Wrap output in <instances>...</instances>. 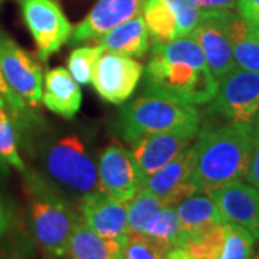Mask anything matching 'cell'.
Here are the masks:
<instances>
[{"label": "cell", "mask_w": 259, "mask_h": 259, "mask_svg": "<svg viewBox=\"0 0 259 259\" xmlns=\"http://www.w3.org/2000/svg\"><path fill=\"white\" fill-rule=\"evenodd\" d=\"M194 146L192 183L200 192L241 182L249 168L253 130L250 122H233L203 131Z\"/></svg>", "instance_id": "1"}, {"label": "cell", "mask_w": 259, "mask_h": 259, "mask_svg": "<svg viewBox=\"0 0 259 259\" xmlns=\"http://www.w3.org/2000/svg\"><path fill=\"white\" fill-rule=\"evenodd\" d=\"M32 202L30 219L37 245L49 259L66 256L68 243L79 218L72 206L44 177L25 173Z\"/></svg>", "instance_id": "2"}, {"label": "cell", "mask_w": 259, "mask_h": 259, "mask_svg": "<svg viewBox=\"0 0 259 259\" xmlns=\"http://www.w3.org/2000/svg\"><path fill=\"white\" fill-rule=\"evenodd\" d=\"M143 74L148 94L170 97L192 105L212 101L219 87V79L212 74L207 64L164 59L153 54Z\"/></svg>", "instance_id": "3"}, {"label": "cell", "mask_w": 259, "mask_h": 259, "mask_svg": "<svg viewBox=\"0 0 259 259\" xmlns=\"http://www.w3.org/2000/svg\"><path fill=\"white\" fill-rule=\"evenodd\" d=\"M199 124L200 115L196 105L146 93L122 107L114 124V131L121 140L134 143L148 134Z\"/></svg>", "instance_id": "4"}, {"label": "cell", "mask_w": 259, "mask_h": 259, "mask_svg": "<svg viewBox=\"0 0 259 259\" xmlns=\"http://www.w3.org/2000/svg\"><path fill=\"white\" fill-rule=\"evenodd\" d=\"M44 167L56 185L74 193L79 200L100 190L98 170L76 136H65L49 144L44 153Z\"/></svg>", "instance_id": "5"}, {"label": "cell", "mask_w": 259, "mask_h": 259, "mask_svg": "<svg viewBox=\"0 0 259 259\" xmlns=\"http://www.w3.org/2000/svg\"><path fill=\"white\" fill-rule=\"evenodd\" d=\"M22 16L35 40L37 56L47 62L72 35V25L55 0H20Z\"/></svg>", "instance_id": "6"}, {"label": "cell", "mask_w": 259, "mask_h": 259, "mask_svg": "<svg viewBox=\"0 0 259 259\" xmlns=\"http://www.w3.org/2000/svg\"><path fill=\"white\" fill-rule=\"evenodd\" d=\"M0 69L10 90L26 102V105H39L44 94V74L40 64L2 30Z\"/></svg>", "instance_id": "7"}, {"label": "cell", "mask_w": 259, "mask_h": 259, "mask_svg": "<svg viewBox=\"0 0 259 259\" xmlns=\"http://www.w3.org/2000/svg\"><path fill=\"white\" fill-rule=\"evenodd\" d=\"M213 110L233 122H250L259 112V72L239 66L219 79Z\"/></svg>", "instance_id": "8"}, {"label": "cell", "mask_w": 259, "mask_h": 259, "mask_svg": "<svg viewBox=\"0 0 259 259\" xmlns=\"http://www.w3.org/2000/svg\"><path fill=\"white\" fill-rule=\"evenodd\" d=\"M143 69V65L131 56L107 52L95 64L91 83L104 101L120 105L137 88Z\"/></svg>", "instance_id": "9"}, {"label": "cell", "mask_w": 259, "mask_h": 259, "mask_svg": "<svg viewBox=\"0 0 259 259\" xmlns=\"http://www.w3.org/2000/svg\"><path fill=\"white\" fill-rule=\"evenodd\" d=\"M143 177L131 150L112 143L98 160L100 192L112 199L128 203L141 189Z\"/></svg>", "instance_id": "10"}, {"label": "cell", "mask_w": 259, "mask_h": 259, "mask_svg": "<svg viewBox=\"0 0 259 259\" xmlns=\"http://www.w3.org/2000/svg\"><path fill=\"white\" fill-rule=\"evenodd\" d=\"M199 125H183L176 128L148 134L131 143V153L139 166L141 177L156 173L168 164L197 136Z\"/></svg>", "instance_id": "11"}, {"label": "cell", "mask_w": 259, "mask_h": 259, "mask_svg": "<svg viewBox=\"0 0 259 259\" xmlns=\"http://www.w3.org/2000/svg\"><path fill=\"white\" fill-rule=\"evenodd\" d=\"M194 167V146L185 148L168 164L143 179L141 187L157 196L164 204L176 206L187 196L200 192L192 183Z\"/></svg>", "instance_id": "12"}, {"label": "cell", "mask_w": 259, "mask_h": 259, "mask_svg": "<svg viewBox=\"0 0 259 259\" xmlns=\"http://www.w3.org/2000/svg\"><path fill=\"white\" fill-rule=\"evenodd\" d=\"M228 12L229 10L203 12L200 23L192 33L203 51L209 69L218 79H222L233 68H236L226 30Z\"/></svg>", "instance_id": "13"}, {"label": "cell", "mask_w": 259, "mask_h": 259, "mask_svg": "<svg viewBox=\"0 0 259 259\" xmlns=\"http://www.w3.org/2000/svg\"><path fill=\"white\" fill-rule=\"evenodd\" d=\"M222 214L223 222L245 228L259 241V192L252 185L235 182L207 192Z\"/></svg>", "instance_id": "14"}, {"label": "cell", "mask_w": 259, "mask_h": 259, "mask_svg": "<svg viewBox=\"0 0 259 259\" xmlns=\"http://www.w3.org/2000/svg\"><path fill=\"white\" fill-rule=\"evenodd\" d=\"M146 0H98L85 18L75 26L71 44L98 40L107 32L143 13Z\"/></svg>", "instance_id": "15"}, {"label": "cell", "mask_w": 259, "mask_h": 259, "mask_svg": "<svg viewBox=\"0 0 259 259\" xmlns=\"http://www.w3.org/2000/svg\"><path fill=\"white\" fill-rule=\"evenodd\" d=\"M82 221L105 239L125 242L130 235L127 203L118 202L102 192H94L79 200Z\"/></svg>", "instance_id": "16"}, {"label": "cell", "mask_w": 259, "mask_h": 259, "mask_svg": "<svg viewBox=\"0 0 259 259\" xmlns=\"http://www.w3.org/2000/svg\"><path fill=\"white\" fill-rule=\"evenodd\" d=\"M42 102L49 111L64 118H74L82 104L79 83L72 78L68 69L56 66L49 69L44 79Z\"/></svg>", "instance_id": "17"}, {"label": "cell", "mask_w": 259, "mask_h": 259, "mask_svg": "<svg viewBox=\"0 0 259 259\" xmlns=\"http://www.w3.org/2000/svg\"><path fill=\"white\" fill-rule=\"evenodd\" d=\"M186 241L197 238L218 225H222V214L210 196L203 192L187 196L175 206Z\"/></svg>", "instance_id": "18"}, {"label": "cell", "mask_w": 259, "mask_h": 259, "mask_svg": "<svg viewBox=\"0 0 259 259\" xmlns=\"http://www.w3.org/2000/svg\"><path fill=\"white\" fill-rule=\"evenodd\" d=\"M226 30L236 66L259 72V26L248 23L236 10H229Z\"/></svg>", "instance_id": "19"}, {"label": "cell", "mask_w": 259, "mask_h": 259, "mask_svg": "<svg viewBox=\"0 0 259 259\" xmlns=\"http://www.w3.org/2000/svg\"><path fill=\"white\" fill-rule=\"evenodd\" d=\"M107 52H115L131 58H141L150 47V33L143 13L121 23L100 39Z\"/></svg>", "instance_id": "20"}, {"label": "cell", "mask_w": 259, "mask_h": 259, "mask_svg": "<svg viewBox=\"0 0 259 259\" xmlns=\"http://www.w3.org/2000/svg\"><path fill=\"white\" fill-rule=\"evenodd\" d=\"M124 242L105 239L83 221L75 225L68 243V259H120Z\"/></svg>", "instance_id": "21"}, {"label": "cell", "mask_w": 259, "mask_h": 259, "mask_svg": "<svg viewBox=\"0 0 259 259\" xmlns=\"http://www.w3.org/2000/svg\"><path fill=\"white\" fill-rule=\"evenodd\" d=\"M143 18L153 44H166L179 37L176 16L166 0H146Z\"/></svg>", "instance_id": "22"}, {"label": "cell", "mask_w": 259, "mask_h": 259, "mask_svg": "<svg viewBox=\"0 0 259 259\" xmlns=\"http://www.w3.org/2000/svg\"><path fill=\"white\" fill-rule=\"evenodd\" d=\"M150 239L156 241L164 249L170 250L175 248H183L186 243V235L182 229V223L179 221L175 206L166 204L153 222L143 233Z\"/></svg>", "instance_id": "23"}, {"label": "cell", "mask_w": 259, "mask_h": 259, "mask_svg": "<svg viewBox=\"0 0 259 259\" xmlns=\"http://www.w3.org/2000/svg\"><path fill=\"white\" fill-rule=\"evenodd\" d=\"M166 204L157 196L150 193L146 189H140L136 196L127 203V219H128L130 232L144 233L148 225L156 219L160 210Z\"/></svg>", "instance_id": "24"}, {"label": "cell", "mask_w": 259, "mask_h": 259, "mask_svg": "<svg viewBox=\"0 0 259 259\" xmlns=\"http://www.w3.org/2000/svg\"><path fill=\"white\" fill-rule=\"evenodd\" d=\"M0 163H8L23 175L28 171L20 157L16 143V133L8 114V104L0 97Z\"/></svg>", "instance_id": "25"}, {"label": "cell", "mask_w": 259, "mask_h": 259, "mask_svg": "<svg viewBox=\"0 0 259 259\" xmlns=\"http://www.w3.org/2000/svg\"><path fill=\"white\" fill-rule=\"evenodd\" d=\"M255 242V238L245 228L223 222V243L219 259H248Z\"/></svg>", "instance_id": "26"}, {"label": "cell", "mask_w": 259, "mask_h": 259, "mask_svg": "<svg viewBox=\"0 0 259 259\" xmlns=\"http://www.w3.org/2000/svg\"><path fill=\"white\" fill-rule=\"evenodd\" d=\"M104 48L97 45H87L74 49L68 58V71L79 85L91 83L95 64L101 58Z\"/></svg>", "instance_id": "27"}, {"label": "cell", "mask_w": 259, "mask_h": 259, "mask_svg": "<svg viewBox=\"0 0 259 259\" xmlns=\"http://www.w3.org/2000/svg\"><path fill=\"white\" fill-rule=\"evenodd\" d=\"M223 243V223L203 235L186 241L183 248L190 259H219Z\"/></svg>", "instance_id": "28"}, {"label": "cell", "mask_w": 259, "mask_h": 259, "mask_svg": "<svg viewBox=\"0 0 259 259\" xmlns=\"http://www.w3.org/2000/svg\"><path fill=\"white\" fill-rule=\"evenodd\" d=\"M167 252L156 241L141 233L130 232L121 248L120 259H166Z\"/></svg>", "instance_id": "29"}, {"label": "cell", "mask_w": 259, "mask_h": 259, "mask_svg": "<svg viewBox=\"0 0 259 259\" xmlns=\"http://www.w3.org/2000/svg\"><path fill=\"white\" fill-rule=\"evenodd\" d=\"M166 2L176 16L179 37L192 35L202 20L203 12L197 9L190 0H166Z\"/></svg>", "instance_id": "30"}, {"label": "cell", "mask_w": 259, "mask_h": 259, "mask_svg": "<svg viewBox=\"0 0 259 259\" xmlns=\"http://www.w3.org/2000/svg\"><path fill=\"white\" fill-rule=\"evenodd\" d=\"M0 97H3V100L8 104V108L10 110V112L16 117L15 120H18L19 117H28L26 102L10 90V87L5 81L3 75H2V69H0Z\"/></svg>", "instance_id": "31"}, {"label": "cell", "mask_w": 259, "mask_h": 259, "mask_svg": "<svg viewBox=\"0 0 259 259\" xmlns=\"http://www.w3.org/2000/svg\"><path fill=\"white\" fill-rule=\"evenodd\" d=\"M236 10L248 23L259 26V0H238Z\"/></svg>", "instance_id": "32"}, {"label": "cell", "mask_w": 259, "mask_h": 259, "mask_svg": "<svg viewBox=\"0 0 259 259\" xmlns=\"http://www.w3.org/2000/svg\"><path fill=\"white\" fill-rule=\"evenodd\" d=\"M246 179L250 185L259 192V136L253 134V146H252V156H250L249 168L246 173Z\"/></svg>", "instance_id": "33"}, {"label": "cell", "mask_w": 259, "mask_h": 259, "mask_svg": "<svg viewBox=\"0 0 259 259\" xmlns=\"http://www.w3.org/2000/svg\"><path fill=\"white\" fill-rule=\"evenodd\" d=\"M202 12H219V10H236L238 0H190Z\"/></svg>", "instance_id": "34"}, {"label": "cell", "mask_w": 259, "mask_h": 259, "mask_svg": "<svg viewBox=\"0 0 259 259\" xmlns=\"http://www.w3.org/2000/svg\"><path fill=\"white\" fill-rule=\"evenodd\" d=\"M10 222H12V219H10L9 210L3 202V199L0 197V239L6 235V232L9 231Z\"/></svg>", "instance_id": "35"}, {"label": "cell", "mask_w": 259, "mask_h": 259, "mask_svg": "<svg viewBox=\"0 0 259 259\" xmlns=\"http://www.w3.org/2000/svg\"><path fill=\"white\" fill-rule=\"evenodd\" d=\"M248 259H259V243L256 246H253V249L250 252V255L248 256Z\"/></svg>", "instance_id": "36"}, {"label": "cell", "mask_w": 259, "mask_h": 259, "mask_svg": "<svg viewBox=\"0 0 259 259\" xmlns=\"http://www.w3.org/2000/svg\"><path fill=\"white\" fill-rule=\"evenodd\" d=\"M255 134H258L259 136V117H258V121H256V130H255Z\"/></svg>", "instance_id": "37"}, {"label": "cell", "mask_w": 259, "mask_h": 259, "mask_svg": "<svg viewBox=\"0 0 259 259\" xmlns=\"http://www.w3.org/2000/svg\"><path fill=\"white\" fill-rule=\"evenodd\" d=\"M0 3H2V0H0Z\"/></svg>", "instance_id": "38"}]
</instances>
